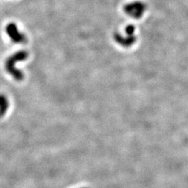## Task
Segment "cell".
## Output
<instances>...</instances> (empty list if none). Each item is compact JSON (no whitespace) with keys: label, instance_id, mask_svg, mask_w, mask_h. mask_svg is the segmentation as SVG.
Returning <instances> with one entry per match:
<instances>
[{"label":"cell","instance_id":"cell-1","mask_svg":"<svg viewBox=\"0 0 188 188\" xmlns=\"http://www.w3.org/2000/svg\"><path fill=\"white\" fill-rule=\"evenodd\" d=\"M28 55L27 52L21 50L13 54L6 61V70L16 81H22L24 79V75L20 70L15 68V65L16 63L26 60L28 58Z\"/></svg>","mask_w":188,"mask_h":188},{"label":"cell","instance_id":"cell-2","mask_svg":"<svg viewBox=\"0 0 188 188\" xmlns=\"http://www.w3.org/2000/svg\"><path fill=\"white\" fill-rule=\"evenodd\" d=\"M6 32L8 36L11 38L15 43H23L27 41V38L24 34L21 33L18 29L16 24L14 23H10L6 27Z\"/></svg>","mask_w":188,"mask_h":188},{"label":"cell","instance_id":"cell-3","mask_svg":"<svg viewBox=\"0 0 188 188\" xmlns=\"http://www.w3.org/2000/svg\"><path fill=\"white\" fill-rule=\"evenodd\" d=\"M9 107L8 98L4 94H0V117L3 116L6 113Z\"/></svg>","mask_w":188,"mask_h":188}]
</instances>
